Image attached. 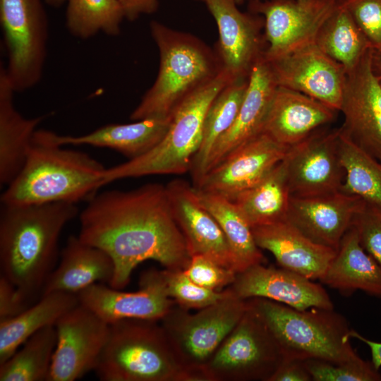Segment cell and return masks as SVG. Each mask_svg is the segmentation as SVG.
I'll list each match as a JSON object with an SVG mask.
<instances>
[{
  "instance_id": "22",
  "label": "cell",
  "mask_w": 381,
  "mask_h": 381,
  "mask_svg": "<svg viewBox=\"0 0 381 381\" xmlns=\"http://www.w3.org/2000/svg\"><path fill=\"white\" fill-rule=\"evenodd\" d=\"M277 87L270 65L263 56L255 64L249 75L236 120L217 142L210 155L205 174L262 132Z\"/></svg>"
},
{
  "instance_id": "18",
  "label": "cell",
  "mask_w": 381,
  "mask_h": 381,
  "mask_svg": "<svg viewBox=\"0 0 381 381\" xmlns=\"http://www.w3.org/2000/svg\"><path fill=\"white\" fill-rule=\"evenodd\" d=\"M289 148L261 133L208 171L194 188L233 200L264 178Z\"/></svg>"
},
{
  "instance_id": "44",
  "label": "cell",
  "mask_w": 381,
  "mask_h": 381,
  "mask_svg": "<svg viewBox=\"0 0 381 381\" xmlns=\"http://www.w3.org/2000/svg\"><path fill=\"white\" fill-rule=\"evenodd\" d=\"M125 13L126 19L133 21L143 15L156 11L159 0H119Z\"/></svg>"
},
{
  "instance_id": "42",
  "label": "cell",
  "mask_w": 381,
  "mask_h": 381,
  "mask_svg": "<svg viewBox=\"0 0 381 381\" xmlns=\"http://www.w3.org/2000/svg\"><path fill=\"white\" fill-rule=\"evenodd\" d=\"M30 306L18 289L4 277H0V321L12 318Z\"/></svg>"
},
{
  "instance_id": "34",
  "label": "cell",
  "mask_w": 381,
  "mask_h": 381,
  "mask_svg": "<svg viewBox=\"0 0 381 381\" xmlns=\"http://www.w3.org/2000/svg\"><path fill=\"white\" fill-rule=\"evenodd\" d=\"M56 342L54 325L32 334L0 364V381H47Z\"/></svg>"
},
{
  "instance_id": "48",
  "label": "cell",
  "mask_w": 381,
  "mask_h": 381,
  "mask_svg": "<svg viewBox=\"0 0 381 381\" xmlns=\"http://www.w3.org/2000/svg\"><path fill=\"white\" fill-rule=\"evenodd\" d=\"M234 1H236L237 5H241L245 2L251 3V2H255V1H260V0H234Z\"/></svg>"
},
{
  "instance_id": "37",
  "label": "cell",
  "mask_w": 381,
  "mask_h": 381,
  "mask_svg": "<svg viewBox=\"0 0 381 381\" xmlns=\"http://www.w3.org/2000/svg\"><path fill=\"white\" fill-rule=\"evenodd\" d=\"M167 292L181 308L200 310L226 297L227 289L218 292L204 288L188 278L183 270H162Z\"/></svg>"
},
{
  "instance_id": "1",
  "label": "cell",
  "mask_w": 381,
  "mask_h": 381,
  "mask_svg": "<svg viewBox=\"0 0 381 381\" xmlns=\"http://www.w3.org/2000/svg\"><path fill=\"white\" fill-rule=\"evenodd\" d=\"M78 237L106 252L115 271L109 286L123 289L134 269L152 260L164 269L184 270L191 258L172 212L166 186L95 194L79 217Z\"/></svg>"
},
{
  "instance_id": "40",
  "label": "cell",
  "mask_w": 381,
  "mask_h": 381,
  "mask_svg": "<svg viewBox=\"0 0 381 381\" xmlns=\"http://www.w3.org/2000/svg\"><path fill=\"white\" fill-rule=\"evenodd\" d=\"M183 272L197 284L218 292L231 286L237 274L201 255H192Z\"/></svg>"
},
{
  "instance_id": "25",
  "label": "cell",
  "mask_w": 381,
  "mask_h": 381,
  "mask_svg": "<svg viewBox=\"0 0 381 381\" xmlns=\"http://www.w3.org/2000/svg\"><path fill=\"white\" fill-rule=\"evenodd\" d=\"M60 254V262L45 282L42 296L59 291L77 294L98 282L109 284L114 277L111 258L78 236H70Z\"/></svg>"
},
{
  "instance_id": "27",
  "label": "cell",
  "mask_w": 381,
  "mask_h": 381,
  "mask_svg": "<svg viewBox=\"0 0 381 381\" xmlns=\"http://www.w3.org/2000/svg\"><path fill=\"white\" fill-rule=\"evenodd\" d=\"M319 281L344 296L361 290L381 298V265L363 249L352 225Z\"/></svg>"
},
{
  "instance_id": "24",
  "label": "cell",
  "mask_w": 381,
  "mask_h": 381,
  "mask_svg": "<svg viewBox=\"0 0 381 381\" xmlns=\"http://www.w3.org/2000/svg\"><path fill=\"white\" fill-rule=\"evenodd\" d=\"M337 111L305 94L277 86L262 133L290 147L332 122Z\"/></svg>"
},
{
  "instance_id": "3",
  "label": "cell",
  "mask_w": 381,
  "mask_h": 381,
  "mask_svg": "<svg viewBox=\"0 0 381 381\" xmlns=\"http://www.w3.org/2000/svg\"><path fill=\"white\" fill-rule=\"evenodd\" d=\"M55 133L37 129L25 163L1 195L2 205L89 200L104 186L106 169L85 152L65 149Z\"/></svg>"
},
{
  "instance_id": "46",
  "label": "cell",
  "mask_w": 381,
  "mask_h": 381,
  "mask_svg": "<svg viewBox=\"0 0 381 381\" xmlns=\"http://www.w3.org/2000/svg\"><path fill=\"white\" fill-rule=\"evenodd\" d=\"M372 70L381 85V50L372 51L371 54Z\"/></svg>"
},
{
  "instance_id": "41",
  "label": "cell",
  "mask_w": 381,
  "mask_h": 381,
  "mask_svg": "<svg viewBox=\"0 0 381 381\" xmlns=\"http://www.w3.org/2000/svg\"><path fill=\"white\" fill-rule=\"evenodd\" d=\"M351 225L363 249L381 265V207L363 200Z\"/></svg>"
},
{
  "instance_id": "10",
  "label": "cell",
  "mask_w": 381,
  "mask_h": 381,
  "mask_svg": "<svg viewBox=\"0 0 381 381\" xmlns=\"http://www.w3.org/2000/svg\"><path fill=\"white\" fill-rule=\"evenodd\" d=\"M44 0H0V24L6 53L4 63L16 92L41 80L47 52L49 25Z\"/></svg>"
},
{
  "instance_id": "32",
  "label": "cell",
  "mask_w": 381,
  "mask_h": 381,
  "mask_svg": "<svg viewBox=\"0 0 381 381\" xmlns=\"http://www.w3.org/2000/svg\"><path fill=\"white\" fill-rule=\"evenodd\" d=\"M195 190L200 203L224 233L238 261L240 272L251 266L264 264L265 258L256 244L252 227L236 205L220 195Z\"/></svg>"
},
{
  "instance_id": "7",
  "label": "cell",
  "mask_w": 381,
  "mask_h": 381,
  "mask_svg": "<svg viewBox=\"0 0 381 381\" xmlns=\"http://www.w3.org/2000/svg\"><path fill=\"white\" fill-rule=\"evenodd\" d=\"M231 80L222 70L215 78L186 97L173 111L169 128L162 140L146 154L107 168L104 184L126 178L190 171L202 143L207 109Z\"/></svg>"
},
{
  "instance_id": "5",
  "label": "cell",
  "mask_w": 381,
  "mask_h": 381,
  "mask_svg": "<svg viewBox=\"0 0 381 381\" xmlns=\"http://www.w3.org/2000/svg\"><path fill=\"white\" fill-rule=\"evenodd\" d=\"M94 371L102 381H198L179 361L158 320L109 324Z\"/></svg>"
},
{
  "instance_id": "35",
  "label": "cell",
  "mask_w": 381,
  "mask_h": 381,
  "mask_svg": "<svg viewBox=\"0 0 381 381\" xmlns=\"http://www.w3.org/2000/svg\"><path fill=\"white\" fill-rule=\"evenodd\" d=\"M126 19L119 0H67L66 27L75 38L87 40L99 33L115 37Z\"/></svg>"
},
{
  "instance_id": "31",
  "label": "cell",
  "mask_w": 381,
  "mask_h": 381,
  "mask_svg": "<svg viewBox=\"0 0 381 381\" xmlns=\"http://www.w3.org/2000/svg\"><path fill=\"white\" fill-rule=\"evenodd\" d=\"M248 81V78L231 80L210 104L205 118L202 143L189 171L193 186L205 176L207 161L215 144L236 120Z\"/></svg>"
},
{
  "instance_id": "28",
  "label": "cell",
  "mask_w": 381,
  "mask_h": 381,
  "mask_svg": "<svg viewBox=\"0 0 381 381\" xmlns=\"http://www.w3.org/2000/svg\"><path fill=\"white\" fill-rule=\"evenodd\" d=\"M169 118H150L128 123H111L81 135H61L54 140L60 145H87L116 150L129 159L138 158L155 147L166 135Z\"/></svg>"
},
{
  "instance_id": "11",
  "label": "cell",
  "mask_w": 381,
  "mask_h": 381,
  "mask_svg": "<svg viewBox=\"0 0 381 381\" xmlns=\"http://www.w3.org/2000/svg\"><path fill=\"white\" fill-rule=\"evenodd\" d=\"M337 3L338 0H260L249 3L250 12L264 19L267 42L264 58L272 61L314 43Z\"/></svg>"
},
{
  "instance_id": "16",
  "label": "cell",
  "mask_w": 381,
  "mask_h": 381,
  "mask_svg": "<svg viewBox=\"0 0 381 381\" xmlns=\"http://www.w3.org/2000/svg\"><path fill=\"white\" fill-rule=\"evenodd\" d=\"M139 290L124 292L101 283L77 294L79 303L107 324L124 319L159 321L176 302L167 292L162 270L143 272Z\"/></svg>"
},
{
  "instance_id": "45",
  "label": "cell",
  "mask_w": 381,
  "mask_h": 381,
  "mask_svg": "<svg viewBox=\"0 0 381 381\" xmlns=\"http://www.w3.org/2000/svg\"><path fill=\"white\" fill-rule=\"evenodd\" d=\"M350 337L363 341L369 347L372 357L371 362L374 367L379 370L381 367V342L371 341L353 329L350 331Z\"/></svg>"
},
{
  "instance_id": "47",
  "label": "cell",
  "mask_w": 381,
  "mask_h": 381,
  "mask_svg": "<svg viewBox=\"0 0 381 381\" xmlns=\"http://www.w3.org/2000/svg\"><path fill=\"white\" fill-rule=\"evenodd\" d=\"M49 5L54 7H59L66 3L67 0H44Z\"/></svg>"
},
{
  "instance_id": "43",
  "label": "cell",
  "mask_w": 381,
  "mask_h": 381,
  "mask_svg": "<svg viewBox=\"0 0 381 381\" xmlns=\"http://www.w3.org/2000/svg\"><path fill=\"white\" fill-rule=\"evenodd\" d=\"M305 360L284 358L270 381H310Z\"/></svg>"
},
{
  "instance_id": "39",
  "label": "cell",
  "mask_w": 381,
  "mask_h": 381,
  "mask_svg": "<svg viewBox=\"0 0 381 381\" xmlns=\"http://www.w3.org/2000/svg\"><path fill=\"white\" fill-rule=\"evenodd\" d=\"M350 14L373 49L381 50V0H338Z\"/></svg>"
},
{
  "instance_id": "2",
  "label": "cell",
  "mask_w": 381,
  "mask_h": 381,
  "mask_svg": "<svg viewBox=\"0 0 381 381\" xmlns=\"http://www.w3.org/2000/svg\"><path fill=\"white\" fill-rule=\"evenodd\" d=\"M78 214L76 204L56 202L2 205L0 211V269L31 305L56 267L59 241L65 226Z\"/></svg>"
},
{
  "instance_id": "8",
  "label": "cell",
  "mask_w": 381,
  "mask_h": 381,
  "mask_svg": "<svg viewBox=\"0 0 381 381\" xmlns=\"http://www.w3.org/2000/svg\"><path fill=\"white\" fill-rule=\"evenodd\" d=\"M229 291L195 313L175 304L159 320L179 361L198 381H205V366L247 309V300Z\"/></svg>"
},
{
  "instance_id": "50",
  "label": "cell",
  "mask_w": 381,
  "mask_h": 381,
  "mask_svg": "<svg viewBox=\"0 0 381 381\" xmlns=\"http://www.w3.org/2000/svg\"><path fill=\"white\" fill-rule=\"evenodd\" d=\"M202 1H203V0H202Z\"/></svg>"
},
{
  "instance_id": "15",
  "label": "cell",
  "mask_w": 381,
  "mask_h": 381,
  "mask_svg": "<svg viewBox=\"0 0 381 381\" xmlns=\"http://www.w3.org/2000/svg\"><path fill=\"white\" fill-rule=\"evenodd\" d=\"M267 61L277 86L301 92L339 111L346 71L315 42Z\"/></svg>"
},
{
  "instance_id": "49",
  "label": "cell",
  "mask_w": 381,
  "mask_h": 381,
  "mask_svg": "<svg viewBox=\"0 0 381 381\" xmlns=\"http://www.w3.org/2000/svg\"><path fill=\"white\" fill-rule=\"evenodd\" d=\"M299 1H308V0H298Z\"/></svg>"
},
{
  "instance_id": "21",
  "label": "cell",
  "mask_w": 381,
  "mask_h": 381,
  "mask_svg": "<svg viewBox=\"0 0 381 381\" xmlns=\"http://www.w3.org/2000/svg\"><path fill=\"white\" fill-rule=\"evenodd\" d=\"M362 203L341 191L291 196L286 219L315 243L337 250Z\"/></svg>"
},
{
  "instance_id": "6",
  "label": "cell",
  "mask_w": 381,
  "mask_h": 381,
  "mask_svg": "<svg viewBox=\"0 0 381 381\" xmlns=\"http://www.w3.org/2000/svg\"><path fill=\"white\" fill-rule=\"evenodd\" d=\"M247 301L266 324L284 358L341 363L360 357L351 344L347 321L334 309L298 310L263 298Z\"/></svg>"
},
{
  "instance_id": "12",
  "label": "cell",
  "mask_w": 381,
  "mask_h": 381,
  "mask_svg": "<svg viewBox=\"0 0 381 381\" xmlns=\"http://www.w3.org/2000/svg\"><path fill=\"white\" fill-rule=\"evenodd\" d=\"M284 162L291 196L340 191L345 173L339 155V128L318 130L290 147Z\"/></svg>"
},
{
  "instance_id": "29",
  "label": "cell",
  "mask_w": 381,
  "mask_h": 381,
  "mask_svg": "<svg viewBox=\"0 0 381 381\" xmlns=\"http://www.w3.org/2000/svg\"><path fill=\"white\" fill-rule=\"evenodd\" d=\"M78 305L77 294L51 292L42 295L19 315L0 321V364L32 334L45 327L55 326L65 313Z\"/></svg>"
},
{
  "instance_id": "17",
  "label": "cell",
  "mask_w": 381,
  "mask_h": 381,
  "mask_svg": "<svg viewBox=\"0 0 381 381\" xmlns=\"http://www.w3.org/2000/svg\"><path fill=\"white\" fill-rule=\"evenodd\" d=\"M373 49L347 73L339 111L341 133L381 163V85L371 67Z\"/></svg>"
},
{
  "instance_id": "20",
  "label": "cell",
  "mask_w": 381,
  "mask_h": 381,
  "mask_svg": "<svg viewBox=\"0 0 381 381\" xmlns=\"http://www.w3.org/2000/svg\"><path fill=\"white\" fill-rule=\"evenodd\" d=\"M227 289L236 297L248 300L263 298L298 310L311 308L334 309L326 290L300 274L258 264L236 274Z\"/></svg>"
},
{
  "instance_id": "14",
  "label": "cell",
  "mask_w": 381,
  "mask_h": 381,
  "mask_svg": "<svg viewBox=\"0 0 381 381\" xmlns=\"http://www.w3.org/2000/svg\"><path fill=\"white\" fill-rule=\"evenodd\" d=\"M109 325L80 303L56 323L57 342L47 381H74L94 370Z\"/></svg>"
},
{
  "instance_id": "30",
  "label": "cell",
  "mask_w": 381,
  "mask_h": 381,
  "mask_svg": "<svg viewBox=\"0 0 381 381\" xmlns=\"http://www.w3.org/2000/svg\"><path fill=\"white\" fill-rule=\"evenodd\" d=\"M291 195L284 159L232 201L252 228L286 219Z\"/></svg>"
},
{
  "instance_id": "4",
  "label": "cell",
  "mask_w": 381,
  "mask_h": 381,
  "mask_svg": "<svg viewBox=\"0 0 381 381\" xmlns=\"http://www.w3.org/2000/svg\"><path fill=\"white\" fill-rule=\"evenodd\" d=\"M150 30L159 51V71L131 114L132 121L171 117L186 97L222 71L215 52L195 36L156 20Z\"/></svg>"
},
{
  "instance_id": "38",
  "label": "cell",
  "mask_w": 381,
  "mask_h": 381,
  "mask_svg": "<svg viewBox=\"0 0 381 381\" xmlns=\"http://www.w3.org/2000/svg\"><path fill=\"white\" fill-rule=\"evenodd\" d=\"M305 363L314 381H381L372 362L361 357L341 363L310 358Z\"/></svg>"
},
{
  "instance_id": "26",
  "label": "cell",
  "mask_w": 381,
  "mask_h": 381,
  "mask_svg": "<svg viewBox=\"0 0 381 381\" xmlns=\"http://www.w3.org/2000/svg\"><path fill=\"white\" fill-rule=\"evenodd\" d=\"M16 92L0 66V183L7 186L18 176L27 159L37 126L45 116L27 119L14 105Z\"/></svg>"
},
{
  "instance_id": "33",
  "label": "cell",
  "mask_w": 381,
  "mask_h": 381,
  "mask_svg": "<svg viewBox=\"0 0 381 381\" xmlns=\"http://www.w3.org/2000/svg\"><path fill=\"white\" fill-rule=\"evenodd\" d=\"M315 43L343 66L346 73L356 68L373 49L350 14L338 3L318 31Z\"/></svg>"
},
{
  "instance_id": "9",
  "label": "cell",
  "mask_w": 381,
  "mask_h": 381,
  "mask_svg": "<svg viewBox=\"0 0 381 381\" xmlns=\"http://www.w3.org/2000/svg\"><path fill=\"white\" fill-rule=\"evenodd\" d=\"M205 366V381H270L284 359L275 338L248 303Z\"/></svg>"
},
{
  "instance_id": "23",
  "label": "cell",
  "mask_w": 381,
  "mask_h": 381,
  "mask_svg": "<svg viewBox=\"0 0 381 381\" xmlns=\"http://www.w3.org/2000/svg\"><path fill=\"white\" fill-rule=\"evenodd\" d=\"M256 244L278 265L311 280H320L337 250L307 237L286 219L252 228Z\"/></svg>"
},
{
  "instance_id": "36",
  "label": "cell",
  "mask_w": 381,
  "mask_h": 381,
  "mask_svg": "<svg viewBox=\"0 0 381 381\" xmlns=\"http://www.w3.org/2000/svg\"><path fill=\"white\" fill-rule=\"evenodd\" d=\"M339 155L345 176L340 191L381 207V163L339 129Z\"/></svg>"
},
{
  "instance_id": "19",
  "label": "cell",
  "mask_w": 381,
  "mask_h": 381,
  "mask_svg": "<svg viewBox=\"0 0 381 381\" xmlns=\"http://www.w3.org/2000/svg\"><path fill=\"white\" fill-rule=\"evenodd\" d=\"M175 219L190 255H201L240 272L238 261L214 217L200 203L193 185L175 179L166 185Z\"/></svg>"
},
{
  "instance_id": "13",
  "label": "cell",
  "mask_w": 381,
  "mask_h": 381,
  "mask_svg": "<svg viewBox=\"0 0 381 381\" xmlns=\"http://www.w3.org/2000/svg\"><path fill=\"white\" fill-rule=\"evenodd\" d=\"M203 1L218 28L214 52L222 70L233 80L248 79L267 48L263 18L252 12L241 11L234 0Z\"/></svg>"
}]
</instances>
